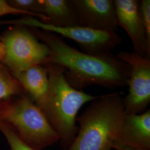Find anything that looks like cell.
<instances>
[{
    "label": "cell",
    "instance_id": "6da1fadb",
    "mask_svg": "<svg viewBox=\"0 0 150 150\" xmlns=\"http://www.w3.org/2000/svg\"><path fill=\"white\" fill-rule=\"evenodd\" d=\"M30 28L32 33L49 48L47 64L61 66L66 80L74 88L82 91L93 85L110 89L128 86L131 67L112 54H86L71 47L54 33Z\"/></svg>",
    "mask_w": 150,
    "mask_h": 150
},
{
    "label": "cell",
    "instance_id": "7a4b0ae2",
    "mask_svg": "<svg viewBox=\"0 0 150 150\" xmlns=\"http://www.w3.org/2000/svg\"><path fill=\"white\" fill-rule=\"evenodd\" d=\"M121 92L102 95L76 119L79 124L68 150H111L117 141L126 112Z\"/></svg>",
    "mask_w": 150,
    "mask_h": 150
},
{
    "label": "cell",
    "instance_id": "3957f363",
    "mask_svg": "<svg viewBox=\"0 0 150 150\" xmlns=\"http://www.w3.org/2000/svg\"><path fill=\"white\" fill-rule=\"evenodd\" d=\"M45 66L48 72L49 88L41 110L59 134L64 149H67L79 131L76 123L80 109L84 104L101 96H93L74 88L66 80L64 69L59 65L50 64Z\"/></svg>",
    "mask_w": 150,
    "mask_h": 150
},
{
    "label": "cell",
    "instance_id": "277c9868",
    "mask_svg": "<svg viewBox=\"0 0 150 150\" xmlns=\"http://www.w3.org/2000/svg\"><path fill=\"white\" fill-rule=\"evenodd\" d=\"M0 121L33 150H42L59 140L42 111L27 94L3 101Z\"/></svg>",
    "mask_w": 150,
    "mask_h": 150
},
{
    "label": "cell",
    "instance_id": "5b68a950",
    "mask_svg": "<svg viewBox=\"0 0 150 150\" xmlns=\"http://www.w3.org/2000/svg\"><path fill=\"white\" fill-rule=\"evenodd\" d=\"M50 50L22 26L8 28L0 35V62L11 73L47 64Z\"/></svg>",
    "mask_w": 150,
    "mask_h": 150
},
{
    "label": "cell",
    "instance_id": "8992f818",
    "mask_svg": "<svg viewBox=\"0 0 150 150\" xmlns=\"http://www.w3.org/2000/svg\"><path fill=\"white\" fill-rule=\"evenodd\" d=\"M0 24L26 26L57 33L78 43L84 52L95 56L112 54L111 51L122 43L121 38L114 31L99 30L84 26L54 27L29 16L0 22Z\"/></svg>",
    "mask_w": 150,
    "mask_h": 150
},
{
    "label": "cell",
    "instance_id": "52a82bcc",
    "mask_svg": "<svg viewBox=\"0 0 150 150\" xmlns=\"http://www.w3.org/2000/svg\"><path fill=\"white\" fill-rule=\"evenodd\" d=\"M116 56L131 67L129 93L123 98L126 114L144 112L150 102V59L127 51H121Z\"/></svg>",
    "mask_w": 150,
    "mask_h": 150
},
{
    "label": "cell",
    "instance_id": "ba28073f",
    "mask_svg": "<svg viewBox=\"0 0 150 150\" xmlns=\"http://www.w3.org/2000/svg\"><path fill=\"white\" fill-rule=\"evenodd\" d=\"M81 26L105 31L118 27L113 0H71Z\"/></svg>",
    "mask_w": 150,
    "mask_h": 150
},
{
    "label": "cell",
    "instance_id": "9c48e42d",
    "mask_svg": "<svg viewBox=\"0 0 150 150\" xmlns=\"http://www.w3.org/2000/svg\"><path fill=\"white\" fill-rule=\"evenodd\" d=\"M118 26L127 32L134 46V52L150 58V46L146 36L137 0L114 1Z\"/></svg>",
    "mask_w": 150,
    "mask_h": 150
},
{
    "label": "cell",
    "instance_id": "30bf717a",
    "mask_svg": "<svg viewBox=\"0 0 150 150\" xmlns=\"http://www.w3.org/2000/svg\"><path fill=\"white\" fill-rule=\"evenodd\" d=\"M116 142L134 148L150 150V110L140 114L126 115Z\"/></svg>",
    "mask_w": 150,
    "mask_h": 150
},
{
    "label": "cell",
    "instance_id": "8fae6325",
    "mask_svg": "<svg viewBox=\"0 0 150 150\" xmlns=\"http://www.w3.org/2000/svg\"><path fill=\"white\" fill-rule=\"evenodd\" d=\"M11 74L41 109L46 100L49 88L48 72L46 67L38 64Z\"/></svg>",
    "mask_w": 150,
    "mask_h": 150
},
{
    "label": "cell",
    "instance_id": "7c38bea8",
    "mask_svg": "<svg viewBox=\"0 0 150 150\" xmlns=\"http://www.w3.org/2000/svg\"><path fill=\"white\" fill-rule=\"evenodd\" d=\"M42 14L48 18L44 23L54 27L81 26L71 0H39Z\"/></svg>",
    "mask_w": 150,
    "mask_h": 150
},
{
    "label": "cell",
    "instance_id": "4fadbf2b",
    "mask_svg": "<svg viewBox=\"0 0 150 150\" xmlns=\"http://www.w3.org/2000/svg\"><path fill=\"white\" fill-rule=\"evenodd\" d=\"M27 94L20 83L0 62V101Z\"/></svg>",
    "mask_w": 150,
    "mask_h": 150
},
{
    "label": "cell",
    "instance_id": "5bb4252c",
    "mask_svg": "<svg viewBox=\"0 0 150 150\" xmlns=\"http://www.w3.org/2000/svg\"><path fill=\"white\" fill-rule=\"evenodd\" d=\"M7 1L16 9L32 13L43 23H46L48 21V18L42 14V8L39 0H10Z\"/></svg>",
    "mask_w": 150,
    "mask_h": 150
},
{
    "label": "cell",
    "instance_id": "9a60e30c",
    "mask_svg": "<svg viewBox=\"0 0 150 150\" xmlns=\"http://www.w3.org/2000/svg\"><path fill=\"white\" fill-rule=\"evenodd\" d=\"M0 131L5 137L11 150H35L25 144L18 137L13 129L1 121H0ZM62 150H68V149Z\"/></svg>",
    "mask_w": 150,
    "mask_h": 150
},
{
    "label": "cell",
    "instance_id": "2e32d148",
    "mask_svg": "<svg viewBox=\"0 0 150 150\" xmlns=\"http://www.w3.org/2000/svg\"><path fill=\"white\" fill-rule=\"evenodd\" d=\"M139 11L145 28L147 42L150 46V1H139Z\"/></svg>",
    "mask_w": 150,
    "mask_h": 150
},
{
    "label": "cell",
    "instance_id": "e0dca14e",
    "mask_svg": "<svg viewBox=\"0 0 150 150\" xmlns=\"http://www.w3.org/2000/svg\"><path fill=\"white\" fill-rule=\"evenodd\" d=\"M8 14L25 15L28 16H34L32 13L21 11L11 6L7 1L0 0V17Z\"/></svg>",
    "mask_w": 150,
    "mask_h": 150
},
{
    "label": "cell",
    "instance_id": "ac0fdd59",
    "mask_svg": "<svg viewBox=\"0 0 150 150\" xmlns=\"http://www.w3.org/2000/svg\"><path fill=\"white\" fill-rule=\"evenodd\" d=\"M112 149L115 150H146V149H137V148H134L131 147H129L127 146L122 145L118 143H115L113 145Z\"/></svg>",
    "mask_w": 150,
    "mask_h": 150
},
{
    "label": "cell",
    "instance_id": "d6986e66",
    "mask_svg": "<svg viewBox=\"0 0 150 150\" xmlns=\"http://www.w3.org/2000/svg\"><path fill=\"white\" fill-rule=\"evenodd\" d=\"M2 103H3V101H0V109H1V108L2 107Z\"/></svg>",
    "mask_w": 150,
    "mask_h": 150
}]
</instances>
